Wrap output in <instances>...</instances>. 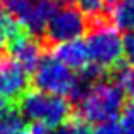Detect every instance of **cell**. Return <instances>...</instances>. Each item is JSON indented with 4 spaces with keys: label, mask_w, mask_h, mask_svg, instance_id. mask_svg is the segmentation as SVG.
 I'll return each mask as SVG.
<instances>
[{
    "label": "cell",
    "mask_w": 134,
    "mask_h": 134,
    "mask_svg": "<svg viewBox=\"0 0 134 134\" xmlns=\"http://www.w3.org/2000/svg\"><path fill=\"white\" fill-rule=\"evenodd\" d=\"M87 20H88V31H87L88 37L85 44L88 49L90 63L104 73L110 75L124 58L122 37L112 24L109 12Z\"/></svg>",
    "instance_id": "cell-1"
},
{
    "label": "cell",
    "mask_w": 134,
    "mask_h": 134,
    "mask_svg": "<svg viewBox=\"0 0 134 134\" xmlns=\"http://www.w3.org/2000/svg\"><path fill=\"white\" fill-rule=\"evenodd\" d=\"M17 110L26 122L36 127L56 129L71 121V102L65 97L46 93L41 90H27L17 100Z\"/></svg>",
    "instance_id": "cell-2"
},
{
    "label": "cell",
    "mask_w": 134,
    "mask_h": 134,
    "mask_svg": "<svg viewBox=\"0 0 134 134\" xmlns=\"http://www.w3.org/2000/svg\"><path fill=\"white\" fill-rule=\"evenodd\" d=\"M124 92L114 80H98L76 104V114L83 124H102L115 121L124 107Z\"/></svg>",
    "instance_id": "cell-3"
},
{
    "label": "cell",
    "mask_w": 134,
    "mask_h": 134,
    "mask_svg": "<svg viewBox=\"0 0 134 134\" xmlns=\"http://www.w3.org/2000/svg\"><path fill=\"white\" fill-rule=\"evenodd\" d=\"M87 31H88L87 17L71 3H61L49 19L41 43L46 49H51L58 44L80 39L83 34H87Z\"/></svg>",
    "instance_id": "cell-4"
},
{
    "label": "cell",
    "mask_w": 134,
    "mask_h": 134,
    "mask_svg": "<svg viewBox=\"0 0 134 134\" xmlns=\"http://www.w3.org/2000/svg\"><path fill=\"white\" fill-rule=\"evenodd\" d=\"M75 80L76 75L68 66L58 61L54 56H48V58H43V61L34 70L32 83L37 90L59 95L68 100L73 87H75Z\"/></svg>",
    "instance_id": "cell-5"
},
{
    "label": "cell",
    "mask_w": 134,
    "mask_h": 134,
    "mask_svg": "<svg viewBox=\"0 0 134 134\" xmlns=\"http://www.w3.org/2000/svg\"><path fill=\"white\" fill-rule=\"evenodd\" d=\"M29 73L12 58L0 56V97L15 104L29 90Z\"/></svg>",
    "instance_id": "cell-6"
},
{
    "label": "cell",
    "mask_w": 134,
    "mask_h": 134,
    "mask_svg": "<svg viewBox=\"0 0 134 134\" xmlns=\"http://www.w3.org/2000/svg\"><path fill=\"white\" fill-rule=\"evenodd\" d=\"M9 49L10 54H12V59L20 65L27 73H34V70L37 68L41 61L44 58V44L41 43V39L37 37H32L29 34H20L19 37H15L14 41L9 43Z\"/></svg>",
    "instance_id": "cell-7"
},
{
    "label": "cell",
    "mask_w": 134,
    "mask_h": 134,
    "mask_svg": "<svg viewBox=\"0 0 134 134\" xmlns=\"http://www.w3.org/2000/svg\"><path fill=\"white\" fill-rule=\"evenodd\" d=\"M58 0H29L27 10L20 19L19 26L26 31V34L43 39L46 26L51 15L54 14V10L58 9Z\"/></svg>",
    "instance_id": "cell-8"
},
{
    "label": "cell",
    "mask_w": 134,
    "mask_h": 134,
    "mask_svg": "<svg viewBox=\"0 0 134 134\" xmlns=\"http://www.w3.org/2000/svg\"><path fill=\"white\" fill-rule=\"evenodd\" d=\"M51 51H53V56L58 61H61L65 66H68L71 71L75 70V71L82 73L83 70H87L92 65L87 44L82 39H75V41L58 44L54 48H51Z\"/></svg>",
    "instance_id": "cell-9"
},
{
    "label": "cell",
    "mask_w": 134,
    "mask_h": 134,
    "mask_svg": "<svg viewBox=\"0 0 134 134\" xmlns=\"http://www.w3.org/2000/svg\"><path fill=\"white\" fill-rule=\"evenodd\" d=\"M110 20L115 29L124 32L134 31V0H121L115 7L109 10Z\"/></svg>",
    "instance_id": "cell-10"
},
{
    "label": "cell",
    "mask_w": 134,
    "mask_h": 134,
    "mask_svg": "<svg viewBox=\"0 0 134 134\" xmlns=\"http://www.w3.org/2000/svg\"><path fill=\"white\" fill-rule=\"evenodd\" d=\"M0 134H31V129L27 127L15 105H12L0 117Z\"/></svg>",
    "instance_id": "cell-11"
},
{
    "label": "cell",
    "mask_w": 134,
    "mask_h": 134,
    "mask_svg": "<svg viewBox=\"0 0 134 134\" xmlns=\"http://www.w3.org/2000/svg\"><path fill=\"white\" fill-rule=\"evenodd\" d=\"M26 31L19 26L14 19H10L9 15H5L0 20V56L3 54L5 48H9V43L14 41L15 37H19L20 34H24Z\"/></svg>",
    "instance_id": "cell-12"
},
{
    "label": "cell",
    "mask_w": 134,
    "mask_h": 134,
    "mask_svg": "<svg viewBox=\"0 0 134 134\" xmlns=\"http://www.w3.org/2000/svg\"><path fill=\"white\" fill-rule=\"evenodd\" d=\"M110 75H114V82L121 87L124 93L134 97V66L121 63Z\"/></svg>",
    "instance_id": "cell-13"
},
{
    "label": "cell",
    "mask_w": 134,
    "mask_h": 134,
    "mask_svg": "<svg viewBox=\"0 0 134 134\" xmlns=\"http://www.w3.org/2000/svg\"><path fill=\"white\" fill-rule=\"evenodd\" d=\"M68 3L75 5L87 19H92V17H97V15L109 12L104 0H68Z\"/></svg>",
    "instance_id": "cell-14"
},
{
    "label": "cell",
    "mask_w": 134,
    "mask_h": 134,
    "mask_svg": "<svg viewBox=\"0 0 134 134\" xmlns=\"http://www.w3.org/2000/svg\"><path fill=\"white\" fill-rule=\"evenodd\" d=\"M121 129L124 134H134V97H131L127 102H124L121 114Z\"/></svg>",
    "instance_id": "cell-15"
},
{
    "label": "cell",
    "mask_w": 134,
    "mask_h": 134,
    "mask_svg": "<svg viewBox=\"0 0 134 134\" xmlns=\"http://www.w3.org/2000/svg\"><path fill=\"white\" fill-rule=\"evenodd\" d=\"M75 131H76V122L68 121L66 124L59 126V127H56V129H44V127H36V126H32L31 134H75Z\"/></svg>",
    "instance_id": "cell-16"
},
{
    "label": "cell",
    "mask_w": 134,
    "mask_h": 134,
    "mask_svg": "<svg viewBox=\"0 0 134 134\" xmlns=\"http://www.w3.org/2000/svg\"><path fill=\"white\" fill-rule=\"evenodd\" d=\"M90 134H124V132L115 121H109V122L97 124L93 127V131H90Z\"/></svg>",
    "instance_id": "cell-17"
},
{
    "label": "cell",
    "mask_w": 134,
    "mask_h": 134,
    "mask_svg": "<svg viewBox=\"0 0 134 134\" xmlns=\"http://www.w3.org/2000/svg\"><path fill=\"white\" fill-rule=\"evenodd\" d=\"M122 49H124V58L127 59V65L134 66V36L127 34L122 39Z\"/></svg>",
    "instance_id": "cell-18"
},
{
    "label": "cell",
    "mask_w": 134,
    "mask_h": 134,
    "mask_svg": "<svg viewBox=\"0 0 134 134\" xmlns=\"http://www.w3.org/2000/svg\"><path fill=\"white\" fill-rule=\"evenodd\" d=\"M12 105H15V104H10V102H7V100H3L2 97H0V117H2L3 114H5L7 110H9Z\"/></svg>",
    "instance_id": "cell-19"
},
{
    "label": "cell",
    "mask_w": 134,
    "mask_h": 134,
    "mask_svg": "<svg viewBox=\"0 0 134 134\" xmlns=\"http://www.w3.org/2000/svg\"><path fill=\"white\" fill-rule=\"evenodd\" d=\"M75 134H90V131L87 129V124H83V122H76V131Z\"/></svg>",
    "instance_id": "cell-20"
},
{
    "label": "cell",
    "mask_w": 134,
    "mask_h": 134,
    "mask_svg": "<svg viewBox=\"0 0 134 134\" xmlns=\"http://www.w3.org/2000/svg\"><path fill=\"white\" fill-rule=\"evenodd\" d=\"M104 2H105V7H107V10H110L112 7H115L119 2H121V0H104Z\"/></svg>",
    "instance_id": "cell-21"
},
{
    "label": "cell",
    "mask_w": 134,
    "mask_h": 134,
    "mask_svg": "<svg viewBox=\"0 0 134 134\" xmlns=\"http://www.w3.org/2000/svg\"><path fill=\"white\" fill-rule=\"evenodd\" d=\"M5 17V10H3V5H2V0H0V20Z\"/></svg>",
    "instance_id": "cell-22"
}]
</instances>
